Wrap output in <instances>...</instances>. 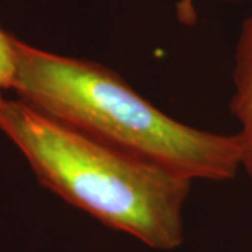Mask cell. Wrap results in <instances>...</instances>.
I'll return each instance as SVG.
<instances>
[{"label": "cell", "mask_w": 252, "mask_h": 252, "mask_svg": "<svg viewBox=\"0 0 252 252\" xmlns=\"http://www.w3.org/2000/svg\"><path fill=\"white\" fill-rule=\"evenodd\" d=\"M18 99L119 150L188 180H233L243 164L238 133L185 125L139 95L104 64L51 54L10 34Z\"/></svg>", "instance_id": "obj_1"}, {"label": "cell", "mask_w": 252, "mask_h": 252, "mask_svg": "<svg viewBox=\"0 0 252 252\" xmlns=\"http://www.w3.org/2000/svg\"><path fill=\"white\" fill-rule=\"evenodd\" d=\"M0 130L38 181L104 225L157 251L184 243V206L192 181L126 153L41 112L3 99Z\"/></svg>", "instance_id": "obj_2"}, {"label": "cell", "mask_w": 252, "mask_h": 252, "mask_svg": "<svg viewBox=\"0 0 252 252\" xmlns=\"http://www.w3.org/2000/svg\"><path fill=\"white\" fill-rule=\"evenodd\" d=\"M233 89L230 112L240 124L238 135L243 142L241 168L252 181V14L244 21L235 49Z\"/></svg>", "instance_id": "obj_3"}, {"label": "cell", "mask_w": 252, "mask_h": 252, "mask_svg": "<svg viewBox=\"0 0 252 252\" xmlns=\"http://www.w3.org/2000/svg\"><path fill=\"white\" fill-rule=\"evenodd\" d=\"M13 79V55L10 34L0 30V90H7Z\"/></svg>", "instance_id": "obj_4"}, {"label": "cell", "mask_w": 252, "mask_h": 252, "mask_svg": "<svg viewBox=\"0 0 252 252\" xmlns=\"http://www.w3.org/2000/svg\"><path fill=\"white\" fill-rule=\"evenodd\" d=\"M227 1H234V0H227ZM177 17L178 21L187 26H192L196 21V13L193 9L192 0H181L177 4Z\"/></svg>", "instance_id": "obj_5"}, {"label": "cell", "mask_w": 252, "mask_h": 252, "mask_svg": "<svg viewBox=\"0 0 252 252\" xmlns=\"http://www.w3.org/2000/svg\"><path fill=\"white\" fill-rule=\"evenodd\" d=\"M0 91H1V90H0ZM3 99H4V97H3V95H1V93H0V104L3 102Z\"/></svg>", "instance_id": "obj_6"}]
</instances>
